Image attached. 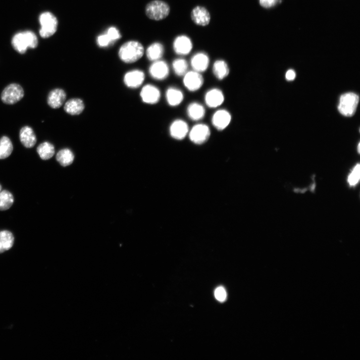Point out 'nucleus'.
I'll list each match as a JSON object with an SVG mask.
<instances>
[{
	"label": "nucleus",
	"mask_w": 360,
	"mask_h": 360,
	"mask_svg": "<svg viewBox=\"0 0 360 360\" xmlns=\"http://www.w3.org/2000/svg\"><path fill=\"white\" fill-rule=\"evenodd\" d=\"M144 54L142 44L137 41H129L124 43L120 48L118 55L124 63L131 64L140 60Z\"/></svg>",
	"instance_id": "nucleus-1"
},
{
	"label": "nucleus",
	"mask_w": 360,
	"mask_h": 360,
	"mask_svg": "<svg viewBox=\"0 0 360 360\" xmlns=\"http://www.w3.org/2000/svg\"><path fill=\"white\" fill-rule=\"evenodd\" d=\"M174 73L179 77H183L188 71L189 65L187 61L182 58L175 59L172 63Z\"/></svg>",
	"instance_id": "nucleus-30"
},
{
	"label": "nucleus",
	"mask_w": 360,
	"mask_h": 360,
	"mask_svg": "<svg viewBox=\"0 0 360 360\" xmlns=\"http://www.w3.org/2000/svg\"><path fill=\"white\" fill-rule=\"evenodd\" d=\"M213 73L218 80H223L229 76L230 68L225 61L218 60L213 64Z\"/></svg>",
	"instance_id": "nucleus-24"
},
{
	"label": "nucleus",
	"mask_w": 360,
	"mask_h": 360,
	"mask_svg": "<svg viewBox=\"0 0 360 360\" xmlns=\"http://www.w3.org/2000/svg\"><path fill=\"white\" fill-rule=\"evenodd\" d=\"M173 47L176 54L180 56H186L191 52L193 43L187 36L180 35L174 40Z\"/></svg>",
	"instance_id": "nucleus-14"
},
{
	"label": "nucleus",
	"mask_w": 360,
	"mask_h": 360,
	"mask_svg": "<svg viewBox=\"0 0 360 360\" xmlns=\"http://www.w3.org/2000/svg\"><path fill=\"white\" fill-rule=\"evenodd\" d=\"M188 136L193 143L202 145L209 140L211 136V130L207 125L198 124L189 130Z\"/></svg>",
	"instance_id": "nucleus-7"
},
{
	"label": "nucleus",
	"mask_w": 360,
	"mask_h": 360,
	"mask_svg": "<svg viewBox=\"0 0 360 360\" xmlns=\"http://www.w3.org/2000/svg\"><path fill=\"white\" fill-rule=\"evenodd\" d=\"M145 78L144 72L139 70H134L127 72L124 76L125 84L130 88H137L143 83Z\"/></svg>",
	"instance_id": "nucleus-18"
},
{
	"label": "nucleus",
	"mask_w": 360,
	"mask_h": 360,
	"mask_svg": "<svg viewBox=\"0 0 360 360\" xmlns=\"http://www.w3.org/2000/svg\"><path fill=\"white\" fill-rule=\"evenodd\" d=\"M164 53V48L162 44L155 42L151 44L146 51L147 58L151 61L160 60Z\"/></svg>",
	"instance_id": "nucleus-22"
},
{
	"label": "nucleus",
	"mask_w": 360,
	"mask_h": 360,
	"mask_svg": "<svg viewBox=\"0 0 360 360\" xmlns=\"http://www.w3.org/2000/svg\"><path fill=\"white\" fill-rule=\"evenodd\" d=\"M278 0H260V5L266 8H269L275 6Z\"/></svg>",
	"instance_id": "nucleus-35"
},
{
	"label": "nucleus",
	"mask_w": 360,
	"mask_h": 360,
	"mask_svg": "<svg viewBox=\"0 0 360 360\" xmlns=\"http://www.w3.org/2000/svg\"><path fill=\"white\" fill-rule=\"evenodd\" d=\"M190 64L193 71L202 73L208 68L210 59L206 53L198 52L192 57Z\"/></svg>",
	"instance_id": "nucleus-16"
},
{
	"label": "nucleus",
	"mask_w": 360,
	"mask_h": 360,
	"mask_svg": "<svg viewBox=\"0 0 360 360\" xmlns=\"http://www.w3.org/2000/svg\"><path fill=\"white\" fill-rule=\"evenodd\" d=\"M183 84L189 91L194 92L200 90L204 83L201 73L195 71H188L183 76Z\"/></svg>",
	"instance_id": "nucleus-8"
},
{
	"label": "nucleus",
	"mask_w": 360,
	"mask_h": 360,
	"mask_svg": "<svg viewBox=\"0 0 360 360\" xmlns=\"http://www.w3.org/2000/svg\"><path fill=\"white\" fill-rule=\"evenodd\" d=\"M13 234L7 230L0 231V254L11 249L14 243Z\"/></svg>",
	"instance_id": "nucleus-25"
},
{
	"label": "nucleus",
	"mask_w": 360,
	"mask_h": 360,
	"mask_svg": "<svg viewBox=\"0 0 360 360\" xmlns=\"http://www.w3.org/2000/svg\"><path fill=\"white\" fill-rule=\"evenodd\" d=\"M24 96V91L19 84L13 83L8 85L2 91L1 98L4 103L13 105Z\"/></svg>",
	"instance_id": "nucleus-6"
},
{
	"label": "nucleus",
	"mask_w": 360,
	"mask_h": 360,
	"mask_svg": "<svg viewBox=\"0 0 360 360\" xmlns=\"http://www.w3.org/2000/svg\"><path fill=\"white\" fill-rule=\"evenodd\" d=\"M40 157L43 160H47L52 158L55 154L54 145L48 142L40 144L37 149Z\"/></svg>",
	"instance_id": "nucleus-26"
},
{
	"label": "nucleus",
	"mask_w": 360,
	"mask_h": 360,
	"mask_svg": "<svg viewBox=\"0 0 360 360\" xmlns=\"http://www.w3.org/2000/svg\"><path fill=\"white\" fill-rule=\"evenodd\" d=\"M20 140L26 148L33 147L37 142V137L33 129L28 126L23 127L20 131Z\"/></svg>",
	"instance_id": "nucleus-20"
},
{
	"label": "nucleus",
	"mask_w": 360,
	"mask_h": 360,
	"mask_svg": "<svg viewBox=\"0 0 360 360\" xmlns=\"http://www.w3.org/2000/svg\"><path fill=\"white\" fill-rule=\"evenodd\" d=\"M106 33L110 36L113 42L121 38V35L119 31L114 27H110L108 29Z\"/></svg>",
	"instance_id": "nucleus-33"
},
{
	"label": "nucleus",
	"mask_w": 360,
	"mask_h": 360,
	"mask_svg": "<svg viewBox=\"0 0 360 360\" xmlns=\"http://www.w3.org/2000/svg\"><path fill=\"white\" fill-rule=\"evenodd\" d=\"M41 29L39 33L43 38L52 36L57 31L58 22L56 17L52 13L46 12L39 17Z\"/></svg>",
	"instance_id": "nucleus-4"
},
{
	"label": "nucleus",
	"mask_w": 360,
	"mask_h": 360,
	"mask_svg": "<svg viewBox=\"0 0 360 360\" xmlns=\"http://www.w3.org/2000/svg\"><path fill=\"white\" fill-rule=\"evenodd\" d=\"M13 150V146L10 139L3 136L0 139V159L9 157Z\"/></svg>",
	"instance_id": "nucleus-27"
},
{
	"label": "nucleus",
	"mask_w": 360,
	"mask_h": 360,
	"mask_svg": "<svg viewBox=\"0 0 360 360\" xmlns=\"http://www.w3.org/2000/svg\"><path fill=\"white\" fill-rule=\"evenodd\" d=\"M114 42L110 36L107 34L99 36L97 39L98 45L100 47H107Z\"/></svg>",
	"instance_id": "nucleus-32"
},
{
	"label": "nucleus",
	"mask_w": 360,
	"mask_h": 360,
	"mask_svg": "<svg viewBox=\"0 0 360 360\" xmlns=\"http://www.w3.org/2000/svg\"><path fill=\"white\" fill-rule=\"evenodd\" d=\"M14 199L11 192L3 190L0 193V211H5L10 209L13 205Z\"/></svg>",
	"instance_id": "nucleus-29"
},
{
	"label": "nucleus",
	"mask_w": 360,
	"mask_h": 360,
	"mask_svg": "<svg viewBox=\"0 0 360 360\" xmlns=\"http://www.w3.org/2000/svg\"><path fill=\"white\" fill-rule=\"evenodd\" d=\"M149 71L153 79L159 81L167 79L170 73L168 64L160 60L154 62L150 66Z\"/></svg>",
	"instance_id": "nucleus-11"
},
{
	"label": "nucleus",
	"mask_w": 360,
	"mask_h": 360,
	"mask_svg": "<svg viewBox=\"0 0 360 360\" xmlns=\"http://www.w3.org/2000/svg\"><path fill=\"white\" fill-rule=\"evenodd\" d=\"M187 114L189 119L192 121H201L205 116V108L199 103L194 102L188 106L187 108Z\"/></svg>",
	"instance_id": "nucleus-21"
},
{
	"label": "nucleus",
	"mask_w": 360,
	"mask_h": 360,
	"mask_svg": "<svg viewBox=\"0 0 360 360\" xmlns=\"http://www.w3.org/2000/svg\"><path fill=\"white\" fill-rule=\"evenodd\" d=\"M360 164H357L348 177V183L351 186L356 185L360 180Z\"/></svg>",
	"instance_id": "nucleus-31"
},
{
	"label": "nucleus",
	"mask_w": 360,
	"mask_h": 360,
	"mask_svg": "<svg viewBox=\"0 0 360 360\" xmlns=\"http://www.w3.org/2000/svg\"><path fill=\"white\" fill-rule=\"evenodd\" d=\"M358 152L360 153V143L359 144L358 146Z\"/></svg>",
	"instance_id": "nucleus-37"
},
{
	"label": "nucleus",
	"mask_w": 360,
	"mask_h": 360,
	"mask_svg": "<svg viewBox=\"0 0 360 360\" xmlns=\"http://www.w3.org/2000/svg\"><path fill=\"white\" fill-rule=\"evenodd\" d=\"M189 130L188 124L182 119L174 120L169 127L170 135L176 140L184 139L188 135Z\"/></svg>",
	"instance_id": "nucleus-12"
},
{
	"label": "nucleus",
	"mask_w": 360,
	"mask_h": 360,
	"mask_svg": "<svg viewBox=\"0 0 360 360\" xmlns=\"http://www.w3.org/2000/svg\"><path fill=\"white\" fill-rule=\"evenodd\" d=\"M12 44L17 52L24 54L28 48L35 49L37 47L38 40L34 32L26 31L16 34L12 39Z\"/></svg>",
	"instance_id": "nucleus-2"
},
{
	"label": "nucleus",
	"mask_w": 360,
	"mask_h": 360,
	"mask_svg": "<svg viewBox=\"0 0 360 360\" xmlns=\"http://www.w3.org/2000/svg\"><path fill=\"white\" fill-rule=\"evenodd\" d=\"M66 97V94L63 89L59 88L54 89L51 91L48 96V104L53 109H58L63 105Z\"/></svg>",
	"instance_id": "nucleus-17"
},
{
	"label": "nucleus",
	"mask_w": 360,
	"mask_h": 360,
	"mask_svg": "<svg viewBox=\"0 0 360 360\" xmlns=\"http://www.w3.org/2000/svg\"><path fill=\"white\" fill-rule=\"evenodd\" d=\"M170 10V6L166 2L162 0H154L146 5L145 14L151 20L161 21L169 15Z\"/></svg>",
	"instance_id": "nucleus-3"
},
{
	"label": "nucleus",
	"mask_w": 360,
	"mask_h": 360,
	"mask_svg": "<svg viewBox=\"0 0 360 360\" xmlns=\"http://www.w3.org/2000/svg\"><path fill=\"white\" fill-rule=\"evenodd\" d=\"M232 115L225 109H220L216 111L211 119L213 127L219 131L225 130L230 124Z\"/></svg>",
	"instance_id": "nucleus-10"
},
{
	"label": "nucleus",
	"mask_w": 360,
	"mask_h": 360,
	"mask_svg": "<svg viewBox=\"0 0 360 360\" xmlns=\"http://www.w3.org/2000/svg\"><path fill=\"white\" fill-rule=\"evenodd\" d=\"M215 296L218 301L221 302L225 301L227 297L225 289L222 287L217 288L215 292Z\"/></svg>",
	"instance_id": "nucleus-34"
},
{
	"label": "nucleus",
	"mask_w": 360,
	"mask_h": 360,
	"mask_svg": "<svg viewBox=\"0 0 360 360\" xmlns=\"http://www.w3.org/2000/svg\"><path fill=\"white\" fill-rule=\"evenodd\" d=\"M296 77V73L293 70H289L286 74V78L289 81H292L295 79Z\"/></svg>",
	"instance_id": "nucleus-36"
},
{
	"label": "nucleus",
	"mask_w": 360,
	"mask_h": 360,
	"mask_svg": "<svg viewBox=\"0 0 360 360\" xmlns=\"http://www.w3.org/2000/svg\"><path fill=\"white\" fill-rule=\"evenodd\" d=\"M184 95L183 92L174 87H169L166 92V99L168 104L172 107L179 106L183 101Z\"/></svg>",
	"instance_id": "nucleus-19"
},
{
	"label": "nucleus",
	"mask_w": 360,
	"mask_h": 360,
	"mask_svg": "<svg viewBox=\"0 0 360 360\" xmlns=\"http://www.w3.org/2000/svg\"><path fill=\"white\" fill-rule=\"evenodd\" d=\"M1 191H2V186H1V184H0V193H1Z\"/></svg>",
	"instance_id": "nucleus-38"
},
{
	"label": "nucleus",
	"mask_w": 360,
	"mask_h": 360,
	"mask_svg": "<svg viewBox=\"0 0 360 360\" xmlns=\"http://www.w3.org/2000/svg\"><path fill=\"white\" fill-rule=\"evenodd\" d=\"M191 17L192 21L199 26H207L211 21V17L209 11L206 8L198 6L192 11Z\"/></svg>",
	"instance_id": "nucleus-15"
},
{
	"label": "nucleus",
	"mask_w": 360,
	"mask_h": 360,
	"mask_svg": "<svg viewBox=\"0 0 360 360\" xmlns=\"http://www.w3.org/2000/svg\"><path fill=\"white\" fill-rule=\"evenodd\" d=\"M359 101V96L354 93H347L342 95L338 107L339 112L346 117L353 116L356 111Z\"/></svg>",
	"instance_id": "nucleus-5"
},
{
	"label": "nucleus",
	"mask_w": 360,
	"mask_h": 360,
	"mask_svg": "<svg viewBox=\"0 0 360 360\" xmlns=\"http://www.w3.org/2000/svg\"><path fill=\"white\" fill-rule=\"evenodd\" d=\"M56 159L63 167H67L72 164L74 160L73 153L69 149H63L58 152Z\"/></svg>",
	"instance_id": "nucleus-28"
},
{
	"label": "nucleus",
	"mask_w": 360,
	"mask_h": 360,
	"mask_svg": "<svg viewBox=\"0 0 360 360\" xmlns=\"http://www.w3.org/2000/svg\"><path fill=\"white\" fill-rule=\"evenodd\" d=\"M85 109L83 101L79 98H73L69 100L64 106L65 111L73 116L81 114Z\"/></svg>",
	"instance_id": "nucleus-23"
},
{
	"label": "nucleus",
	"mask_w": 360,
	"mask_h": 360,
	"mask_svg": "<svg viewBox=\"0 0 360 360\" xmlns=\"http://www.w3.org/2000/svg\"><path fill=\"white\" fill-rule=\"evenodd\" d=\"M206 104L210 108H217L221 106L225 101V96L222 91L218 88L209 90L205 95Z\"/></svg>",
	"instance_id": "nucleus-9"
},
{
	"label": "nucleus",
	"mask_w": 360,
	"mask_h": 360,
	"mask_svg": "<svg viewBox=\"0 0 360 360\" xmlns=\"http://www.w3.org/2000/svg\"><path fill=\"white\" fill-rule=\"evenodd\" d=\"M140 96L145 103L155 104L160 101L161 92L156 86L149 84L142 88Z\"/></svg>",
	"instance_id": "nucleus-13"
}]
</instances>
